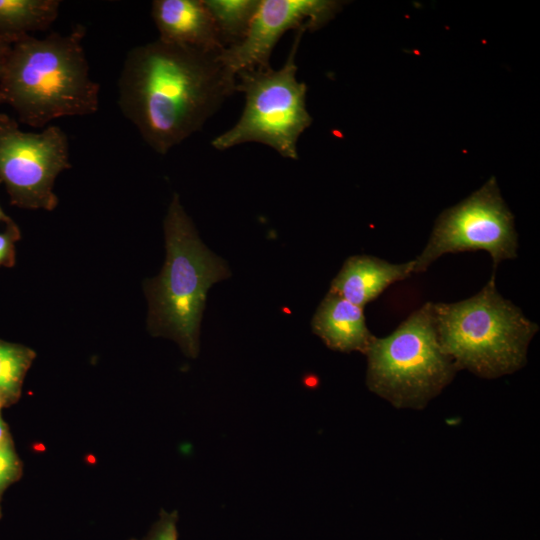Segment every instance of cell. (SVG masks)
Returning <instances> with one entry per match:
<instances>
[{
    "label": "cell",
    "mask_w": 540,
    "mask_h": 540,
    "mask_svg": "<svg viewBox=\"0 0 540 540\" xmlns=\"http://www.w3.org/2000/svg\"><path fill=\"white\" fill-rule=\"evenodd\" d=\"M7 440L5 423L0 413V444Z\"/></svg>",
    "instance_id": "cell-20"
},
{
    "label": "cell",
    "mask_w": 540,
    "mask_h": 540,
    "mask_svg": "<svg viewBox=\"0 0 540 540\" xmlns=\"http://www.w3.org/2000/svg\"><path fill=\"white\" fill-rule=\"evenodd\" d=\"M11 47H12L11 42L0 37V78L2 76Z\"/></svg>",
    "instance_id": "cell-19"
},
{
    "label": "cell",
    "mask_w": 540,
    "mask_h": 540,
    "mask_svg": "<svg viewBox=\"0 0 540 540\" xmlns=\"http://www.w3.org/2000/svg\"><path fill=\"white\" fill-rule=\"evenodd\" d=\"M151 15L164 42L211 53L225 48L203 0H154Z\"/></svg>",
    "instance_id": "cell-10"
},
{
    "label": "cell",
    "mask_w": 540,
    "mask_h": 540,
    "mask_svg": "<svg viewBox=\"0 0 540 540\" xmlns=\"http://www.w3.org/2000/svg\"><path fill=\"white\" fill-rule=\"evenodd\" d=\"M166 259L158 276L144 284L154 336L176 341L191 358L199 353L200 324L208 289L231 276L228 264L210 251L174 194L164 219Z\"/></svg>",
    "instance_id": "cell-3"
},
{
    "label": "cell",
    "mask_w": 540,
    "mask_h": 540,
    "mask_svg": "<svg viewBox=\"0 0 540 540\" xmlns=\"http://www.w3.org/2000/svg\"><path fill=\"white\" fill-rule=\"evenodd\" d=\"M69 157L68 138L60 127L25 132L14 118L0 113V182L11 205L54 210L58 205L54 182L71 167Z\"/></svg>",
    "instance_id": "cell-8"
},
{
    "label": "cell",
    "mask_w": 540,
    "mask_h": 540,
    "mask_svg": "<svg viewBox=\"0 0 540 540\" xmlns=\"http://www.w3.org/2000/svg\"><path fill=\"white\" fill-rule=\"evenodd\" d=\"M364 354L368 388L397 407H424L457 371L439 343L432 302L413 311L389 335L374 336Z\"/></svg>",
    "instance_id": "cell-5"
},
{
    "label": "cell",
    "mask_w": 540,
    "mask_h": 540,
    "mask_svg": "<svg viewBox=\"0 0 540 540\" xmlns=\"http://www.w3.org/2000/svg\"><path fill=\"white\" fill-rule=\"evenodd\" d=\"M305 31L298 30L284 65L257 67L236 74L235 92L245 95L238 122L212 141L218 150L247 142L270 146L282 157L297 159V142L312 122L306 108V84L296 79V53Z\"/></svg>",
    "instance_id": "cell-6"
},
{
    "label": "cell",
    "mask_w": 540,
    "mask_h": 540,
    "mask_svg": "<svg viewBox=\"0 0 540 540\" xmlns=\"http://www.w3.org/2000/svg\"><path fill=\"white\" fill-rule=\"evenodd\" d=\"M225 48L246 36L260 0H203Z\"/></svg>",
    "instance_id": "cell-14"
},
{
    "label": "cell",
    "mask_w": 540,
    "mask_h": 540,
    "mask_svg": "<svg viewBox=\"0 0 540 540\" xmlns=\"http://www.w3.org/2000/svg\"><path fill=\"white\" fill-rule=\"evenodd\" d=\"M206 52L157 39L132 48L118 79V106L157 153L199 131L235 92L236 76Z\"/></svg>",
    "instance_id": "cell-1"
},
{
    "label": "cell",
    "mask_w": 540,
    "mask_h": 540,
    "mask_svg": "<svg viewBox=\"0 0 540 540\" xmlns=\"http://www.w3.org/2000/svg\"><path fill=\"white\" fill-rule=\"evenodd\" d=\"M59 0H0V37L12 44L48 29L57 19Z\"/></svg>",
    "instance_id": "cell-13"
},
{
    "label": "cell",
    "mask_w": 540,
    "mask_h": 540,
    "mask_svg": "<svg viewBox=\"0 0 540 540\" xmlns=\"http://www.w3.org/2000/svg\"><path fill=\"white\" fill-rule=\"evenodd\" d=\"M35 353L28 347L0 339V402L16 399Z\"/></svg>",
    "instance_id": "cell-15"
},
{
    "label": "cell",
    "mask_w": 540,
    "mask_h": 540,
    "mask_svg": "<svg viewBox=\"0 0 540 540\" xmlns=\"http://www.w3.org/2000/svg\"><path fill=\"white\" fill-rule=\"evenodd\" d=\"M433 308L439 343L457 370L492 379L526 364L539 325L498 292L494 272L475 295Z\"/></svg>",
    "instance_id": "cell-4"
},
{
    "label": "cell",
    "mask_w": 540,
    "mask_h": 540,
    "mask_svg": "<svg viewBox=\"0 0 540 540\" xmlns=\"http://www.w3.org/2000/svg\"><path fill=\"white\" fill-rule=\"evenodd\" d=\"M19 227L13 220L5 224L0 232V267H12L15 263V243L20 239Z\"/></svg>",
    "instance_id": "cell-18"
},
{
    "label": "cell",
    "mask_w": 540,
    "mask_h": 540,
    "mask_svg": "<svg viewBox=\"0 0 540 540\" xmlns=\"http://www.w3.org/2000/svg\"><path fill=\"white\" fill-rule=\"evenodd\" d=\"M311 328L334 351L363 354L374 335L369 331L363 308L328 291L311 320Z\"/></svg>",
    "instance_id": "cell-12"
},
{
    "label": "cell",
    "mask_w": 540,
    "mask_h": 540,
    "mask_svg": "<svg viewBox=\"0 0 540 540\" xmlns=\"http://www.w3.org/2000/svg\"><path fill=\"white\" fill-rule=\"evenodd\" d=\"M177 521L178 513L176 511L162 510L159 519L152 525L148 534L140 540H178Z\"/></svg>",
    "instance_id": "cell-16"
},
{
    "label": "cell",
    "mask_w": 540,
    "mask_h": 540,
    "mask_svg": "<svg viewBox=\"0 0 540 540\" xmlns=\"http://www.w3.org/2000/svg\"><path fill=\"white\" fill-rule=\"evenodd\" d=\"M413 268V260L397 264L371 255H353L344 261L329 291L364 308L390 285L414 274Z\"/></svg>",
    "instance_id": "cell-11"
},
{
    "label": "cell",
    "mask_w": 540,
    "mask_h": 540,
    "mask_svg": "<svg viewBox=\"0 0 540 540\" xmlns=\"http://www.w3.org/2000/svg\"><path fill=\"white\" fill-rule=\"evenodd\" d=\"M0 185H1V182H0ZM11 220L12 219L4 213V211L2 210V208L0 206V222H3V223L6 224Z\"/></svg>",
    "instance_id": "cell-21"
},
{
    "label": "cell",
    "mask_w": 540,
    "mask_h": 540,
    "mask_svg": "<svg viewBox=\"0 0 540 540\" xmlns=\"http://www.w3.org/2000/svg\"><path fill=\"white\" fill-rule=\"evenodd\" d=\"M518 245L514 216L492 177L439 215L426 246L413 260V273L426 271L444 254L477 250L490 254L495 273L500 262L517 257Z\"/></svg>",
    "instance_id": "cell-7"
},
{
    "label": "cell",
    "mask_w": 540,
    "mask_h": 540,
    "mask_svg": "<svg viewBox=\"0 0 540 540\" xmlns=\"http://www.w3.org/2000/svg\"><path fill=\"white\" fill-rule=\"evenodd\" d=\"M341 6V2L331 0H260L245 38L224 48L218 58L235 76L242 70L269 67L272 51L285 32L317 30Z\"/></svg>",
    "instance_id": "cell-9"
},
{
    "label": "cell",
    "mask_w": 540,
    "mask_h": 540,
    "mask_svg": "<svg viewBox=\"0 0 540 540\" xmlns=\"http://www.w3.org/2000/svg\"><path fill=\"white\" fill-rule=\"evenodd\" d=\"M85 34L86 28L77 24L67 34L16 40L0 78V103L10 105L20 122L35 128L61 117L94 114L100 85L89 73Z\"/></svg>",
    "instance_id": "cell-2"
},
{
    "label": "cell",
    "mask_w": 540,
    "mask_h": 540,
    "mask_svg": "<svg viewBox=\"0 0 540 540\" xmlns=\"http://www.w3.org/2000/svg\"><path fill=\"white\" fill-rule=\"evenodd\" d=\"M18 471L17 456L7 439L0 444V492L16 478Z\"/></svg>",
    "instance_id": "cell-17"
}]
</instances>
